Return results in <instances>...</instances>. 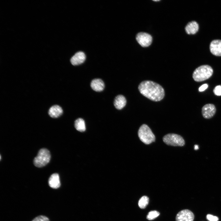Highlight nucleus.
I'll list each match as a JSON object with an SVG mask.
<instances>
[{"label":"nucleus","instance_id":"nucleus-1","mask_svg":"<svg viewBox=\"0 0 221 221\" xmlns=\"http://www.w3.org/2000/svg\"><path fill=\"white\" fill-rule=\"evenodd\" d=\"M138 89L142 94L153 101H160L165 96L163 88L158 84L151 81L142 82L139 85Z\"/></svg>","mask_w":221,"mask_h":221},{"label":"nucleus","instance_id":"nucleus-2","mask_svg":"<svg viewBox=\"0 0 221 221\" xmlns=\"http://www.w3.org/2000/svg\"><path fill=\"white\" fill-rule=\"evenodd\" d=\"M213 73L212 68L208 65H203L196 68L192 74V77L195 81L201 82L210 78Z\"/></svg>","mask_w":221,"mask_h":221},{"label":"nucleus","instance_id":"nucleus-3","mask_svg":"<svg viewBox=\"0 0 221 221\" xmlns=\"http://www.w3.org/2000/svg\"><path fill=\"white\" fill-rule=\"evenodd\" d=\"M138 134L141 141L145 144H149L155 141L154 135L150 128L145 124L142 125L140 127Z\"/></svg>","mask_w":221,"mask_h":221},{"label":"nucleus","instance_id":"nucleus-4","mask_svg":"<svg viewBox=\"0 0 221 221\" xmlns=\"http://www.w3.org/2000/svg\"><path fill=\"white\" fill-rule=\"evenodd\" d=\"M51 158L49 151L46 149L42 148L38 152L33 161L34 165L38 168L42 167L49 163Z\"/></svg>","mask_w":221,"mask_h":221},{"label":"nucleus","instance_id":"nucleus-5","mask_svg":"<svg viewBox=\"0 0 221 221\" xmlns=\"http://www.w3.org/2000/svg\"><path fill=\"white\" fill-rule=\"evenodd\" d=\"M163 140L167 145L173 146H183L185 144V141L183 137L175 134H169L165 135Z\"/></svg>","mask_w":221,"mask_h":221},{"label":"nucleus","instance_id":"nucleus-6","mask_svg":"<svg viewBox=\"0 0 221 221\" xmlns=\"http://www.w3.org/2000/svg\"><path fill=\"white\" fill-rule=\"evenodd\" d=\"M216 109L212 103H207L204 105L201 109V113L205 119H209L212 118L215 114Z\"/></svg>","mask_w":221,"mask_h":221},{"label":"nucleus","instance_id":"nucleus-7","mask_svg":"<svg viewBox=\"0 0 221 221\" xmlns=\"http://www.w3.org/2000/svg\"><path fill=\"white\" fill-rule=\"evenodd\" d=\"M136 39L138 43L143 47L149 46L152 43V38L148 33L140 32L136 35Z\"/></svg>","mask_w":221,"mask_h":221},{"label":"nucleus","instance_id":"nucleus-8","mask_svg":"<svg viewBox=\"0 0 221 221\" xmlns=\"http://www.w3.org/2000/svg\"><path fill=\"white\" fill-rule=\"evenodd\" d=\"M194 218V215L192 211L188 209H184L177 214L176 221H193Z\"/></svg>","mask_w":221,"mask_h":221},{"label":"nucleus","instance_id":"nucleus-9","mask_svg":"<svg viewBox=\"0 0 221 221\" xmlns=\"http://www.w3.org/2000/svg\"><path fill=\"white\" fill-rule=\"evenodd\" d=\"M209 48L212 54L215 56H221V40H213L210 44Z\"/></svg>","mask_w":221,"mask_h":221},{"label":"nucleus","instance_id":"nucleus-10","mask_svg":"<svg viewBox=\"0 0 221 221\" xmlns=\"http://www.w3.org/2000/svg\"><path fill=\"white\" fill-rule=\"evenodd\" d=\"M86 56L82 52H79L76 53L71 58L70 61L73 65L80 64L85 61Z\"/></svg>","mask_w":221,"mask_h":221},{"label":"nucleus","instance_id":"nucleus-11","mask_svg":"<svg viewBox=\"0 0 221 221\" xmlns=\"http://www.w3.org/2000/svg\"><path fill=\"white\" fill-rule=\"evenodd\" d=\"M49 186L53 189H57L60 186L59 176L58 174L54 173L50 176L48 180Z\"/></svg>","mask_w":221,"mask_h":221},{"label":"nucleus","instance_id":"nucleus-12","mask_svg":"<svg viewBox=\"0 0 221 221\" xmlns=\"http://www.w3.org/2000/svg\"><path fill=\"white\" fill-rule=\"evenodd\" d=\"M185 29L188 34H194L198 31L199 29V25L196 21H192L187 24Z\"/></svg>","mask_w":221,"mask_h":221},{"label":"nucleus","instance_id":"nucleus-13","mask_svg":"<svg viewBox=\"0 0 221 221\" xmlns=\"http://www.w3.org/2000/svg\"><path fill=\"white\" fill-rule=\"evenodd\" d=\"M91 87L94 91L99 92L102 91L105 87L103 81L99 79H93L91 83Z\"/></svg>","mask_w":221,"mask_h":221},{"label":"nucleus","instance_id":"nucleus-14","mask_svg":"<svg viewBox=\"0 0 221 221\" xmlns=\"http://www.w3.org/2000/svg\"><path fill=\"white\" fill-rule=\"evenodd\" d=\"M63 110L62 108L58 105H55L51 107L48 110L49 115L52 118H57L62 114Z\"/></svg>","mask_w":221,"mask_h":221},{"label":"nucleus","instance_id":"nucleus-15","mask_svg":"<svg viewBox=\"0 0 221 221\" xmlns=\"http://www.w3.org/2000/svg\"><path fill=\"white\" fill-rule=\"evenodd\" d=\"M126 103V100L125 97L122 95H119L114 99V105L116 109L121 110L125 106Z\"/></svg>","mask_w":221,"mask_h":221},{"label":"nucleus","instance_id":"nucleus-16","mask_svg":"<svg viewBox=\"0 0 221 221\" xmlns=\"http://www.w3.org/2000/svg\"><path fill=\"white\" fill-rule=\"evenodd\" d=\"M74 125L76 129L80 132H83L86 130L85 121L81 118H79L76 120Z\"/></svg>","mask_w":221,"mask_h":221},{"label":"nucleus","instance_id":"nucleus-17","mask_svg":"<svg viewBox=\"0 0 221 221\" xmlns=\"http://www.w3.org/2000/svg\"><path fill=\"white\" fill-rule=\"evenodd\" d=\"M149 198L146 196H143L139 199L138 202V205L141 209H145L148 205L149 202Z\"/></svg>","mask_w":221,"mask_h":221},{"label":"nucleus","instance_id":"nucleus-18","mask_svg":"<svg viewBox=\"0 0 221 221\" xmlns=\"http://www.w3.org/2000/svg\"><path fill=\"white\" fill-rule=\"evenodd\" d=\"M160 214V213L157 211H150L148 213L146 218L148 220H153L158 216Z\"/></svg>","mask_w":221,"mask_h":221},{"label":"nucleus","instance_id":"nucleus-19","mask_svg":"<svg viewBox=\"0 0 221 221\" xmlns=\"http://www.w3.org/2000/svg\"><path fill=\"white\" fill-rule=\"evenodd\" d=\"M32 221H50L49 219L44 215L38 216L34 218Z\"/></svg>","mask_w":221,"mask_h":221},{"label":"nucleus","instance_id":"nucleus-20","mask_svg":"<svg viewBox=\"0 0 221 221\" xmlns=\"http://www.w3.org/2000/svg\"><path fill=\"white\" fill-rule=\"evenodd\" d=\"M213 92L214 94L217 96L221 95V86L218 85L214 88Z\"/></svg>","mask_w":221,"mask_h":221},{"label":"nucleus","instance_id":"nucleus-21","mask_svg":"<svg viewBox=\"0 0 221 221\" xmlns=\"http://www.w3.org/2000/svg\"><path fill=\"white\" fill-rule=\"evenodd\" d=\"M207 219L209 221H218V218L210 214H207L206 216Z\"/></svg>","mask_w":221,"mask_h":221},{"label":"nucleus","instance_id":"nucleus-22","mask_svg":"<svg viewBox=\"0 0 221 221\" xmlns=\"http://www.w3.org/2000/svg\"><path fill=\"white\" fill-rule=\"evenodd\" d=\"M208 87V85L207 83L203 84L201 85L199 88V91H203L206 89Z\"/></svg>","mask_w":221,"mask_h":221},{"label":"nucleus","instance_id":"nucleus-23","mask_svg":"<svg viewBox=\"0 0 221 221\" xmlns=\"http://www.w3.org/2000/svg\"><path fill=\"white\" fill-rule=\"evenodd\" d=\"M195 146H195V149H198V146H197H197H198V145H196Z\"/></svg>","mask_w":221,"mask_h":221},{"label":"nucleus","instance_id":"nucleus-24","mask_svg":"<svg viewBox=\"0 0 221 221\" xmlns=\"http://www.w3.org/2000/svg\"><path fill=\"white\" fill-rule=\"evenodd\" d=\"M154 1H159V0H153Z\"/></svg>","mask_w":221,"mask_h":221}]
</instances>
